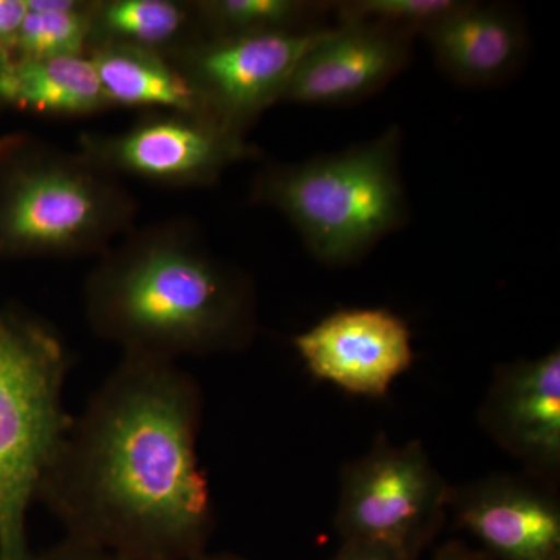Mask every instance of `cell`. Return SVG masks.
<instances>
[{
	"instance_id": "9a60e30c",
	"label": "cell",
	"mask_w": 560,
	"mask_h": 560,
	"mask_svg": "<svg viewBox=\"0 0 560 560\" xmlns=\"http://www.w3.org/2000/svg\"><path fill=\"white\" fill-rule=\"evenodd\" d=\"M3 102L25 113L84 117L109 108L90 57L13 60Z\"/></svg>"
},
{
	"instance_id": "5bb4252c",
	"label": "cell",
	"mask_w": 560,
	"mask_h": 560,
	"mask_svg": "<svg viewBox=\"0 0 560 560\" xmlns=\"http://www.w3.org/2000/svg\"><path fill=\"white\" fill-rule=\"evenodd\" d=\"M88 57L97 70L109 108L175 110L212 117L194 84L165 55L106 43L92 46Z\"/></svg>"
},
{
	"instance_id": "ba28073f",
	"label": "cell",
	"mask_w": 560,
	"mask_h": 560,
	"mask_svg": "<svg viewBox=\"0 0 560 560\" xmlns=\"http://www.w3.org/2000/svg\"><path fill=\"white\" fill-rule=\"evenodd\" d=\"M329 27L195 40L171 60L194 84L213 119L246 131L282 102L294 69Z\"/></svg>"
},
{
	"instance_id": "277c9868",
	"label": "cell",
	"mask_w": 560,
	"mask_h": 560,
	"mask_svg": "<svg viewBox=\"0 0 560 560\" xmlns=\"http://www.w3.org/2000/svg\"><path fill=\"white\" fill-rule=\"evenodd\" d=\"M401 131L257 173L250 202L282 213L305 248L330 267L355 264L408 219L400 172Z\"/></svg>"
},
{
	"instance_id": "d4e9b609",
	"label": "cell",
	"mask_w": 560,
	"mask_h": 560,
	"mask_svg": "<svg viewBox=\"0 0 560 560\" xmlns=\"http://www.w3.org/2000/svg\"><path fill=\"white\" fill-rule=\"evenodd\" d=\"M194 560H249L243 558V556L232 555V552H202Z\"/></svg>"
},
{
	"instance_id": "cb8c5ba5",
	"label": "cell",
	"mask_w": 560,
	"mask_h": 560,
	"mask_svg": "<svg viewBox=\"0 0 560 560\" xmlns=\"http://www.w3.org/2000/svg\"><path fill=\"white\" fill-rule=\"evenodd\" d=\"M11 62H13V58H11L9 51L0 47V109L5 108L3 86H5L7 77H9Z\"/></svg>"
},
{
	"instance_id": "8fae6325",
	"label": "cell",
	"mask_w": 560,
	"mask_h": 560,
	"mask_svg": "<svg viewBox=\"0 0 560 560\" xmlns=\"http://www.w3.org/2000/svg\"><path fill=\"white\" fill-rule=\"evenodd\" d=\"M448 514L497 560H560V503L555 488L492 474L452 488Z\"/></svg>"
},
{
	"instance_id": "7402d4cb",
	"label": "cell",
	"mask_w": 560,
	"mask_h": 560,
	"mask_svg": "<svg viewBox=\"0 0 560 560\" xmlns=\"http://www.w3.org/2000/svg\"><path fill=\"white\" fill-rule=\"evenodd\" d=\"M330 560H419L385 545L366 541H341L340 550Z\"/></svg>"
},
{
	"instance_id": "ffe728a7",
	"label": "cell",
	"mask_w": 560,
	"mask_h": 560,
	"mask_svg": "<svg viewBox=\"0 0 560 560\" xmlns=\"http://www.w3.org/2000/svg\"><path fill=\"white\" fill-rule=\"evenodd\" d=\"M36 560H127L114 555L105 548L95 547L86 541L66 537L60 544L54 545L43 555L36 556Z\"/></svg>"
},
{
	"instance_id": "30bf717a",
	"label": "cell",
	"mask_w": 560,
	"mask_h": 560,
	"mask_svg": "<svg viewBox=\"0 0 560 560\" xmlns=\"http://www.w3.org/2000/svg\"><path fill=\"white\" fill-rule=\"evenodd\" d=\"M478 422L530 478L555 488L560 474L559 348L497 368Z\"/></svg>"
},
{
	"instance_id": "603a6c76",
	"label": "cell",
	"mask_w": 560,
	"mask_h": 560,
	"mask_svg": "<svg viewBox=\"0 0 560 560\" xmlns=\"http://www.w3.org/2000/svg\"><path fill=\"white\" fill-rule=\"evenodd\" d=\"M434 560H497L485 550H477L459 540H451L442 545L434 555Z\"/></svg>"
},
{
	"instance_id": "e0dca14e",
	"label": "cell",
	"mask_w": 560,
	"mask_h": 560,
	"mask_svg": "<svg viewBox=\"0 0 560 560\" xmlns=\"http://www.w3.org/2000/svg\"><path fill=\"white\" fill-rule=\"evenodd\" d=\"M191 5L206 38L313 31L334 11V2L304 0H197Z\"/></svg>"
},
{
	"instance_id": "d6986e66",
	"label": "cell",
	"mask_w": 560,
	"mask_h": 560,
	"mask_svg": "<svg viewBox=\"0 0 560 560\" xmlns=\"http://www.w3.org/2000/svg\"><path fill=\"white\" fill-rule=\"evenodd\" d=\"M459 3V0H349L334 2V14L338 24L371 22L422 35Z\"/></svg>"
},
{
	"instance_id": "7c38bea8",
	"label": "cell",
	"mask_w": 560,
	"mask_h": 560,
	"mask_svg": "<svg viewBox=\"0 0 560 560\" xmlns=\"http://www.w3.org/2000/svg\"><path fill=\"white\" fill-rule=\"evenodd\" d=\"M415 36L371 22L329 27L294 69L282 102L335 106L363 101L407 68Z\"/></svg>"
},
{
	"instance_id": "3957f363",
	"label": "cell",
	"mask_w": 560,
	"mask_h": 560,
	"mask_svg": "<svg viewBox=\"0 0 560 560\" xmlns=\"http://www.w3.org/2000/svg\"><path fill=\"white\" fill-rule=\"evenodd\" d=\"M138 201L81 151L0 139V260L101 257L135 230Z\"/></svg>"
},
{
	"instance_id": "8992f818",
	"label": "cell",
	"mask_w": 560,
	"mask_h": 560,
	"mask_svg": "<svg viewBox=\"0 0 560 560\" xmlns=\"http://www.w3.org/2000/svg\"><path fill=\"white\" fill-rule=\"evenodd\" d=\"M452 488L422 442L393 444L378 434L370 452L341 470L335 530L341 541L385 545L419 559L444 526Z\"/></svg>"
},
{
	"instance_id": "6da1fadb",
	"label": "cell",
	"mask_w": 560,
	"mask_h": 560,
	"mask_svg": "<svg viewBox=\"0 0 560 560\" xmlns=\"http://www.w3.org/2000/svg\"><path fill=\"white\" fill-rule=\"evenodd\" d=\"M202 412L200 383L178 363L121 355L73 416L38 501L66 537L120 558H198L215 530Z\"/></svg>"
},
{
	"instance_id": "ac0fdd59",
	"label": "cell",
	"mask_w": 560,
	"mask_h": 560,
	"mask_svg": "<svg viewBox=\"0 0 560 560\" xmlns=\"http://www.w3.org/2000/svg\"><path fill=\"white\" fill-rule=\"evenodd\" d=\"M13 60L86 57L92 38V2L86 0H27Z\"/></svg>"
},
{
	"instance_id": "2e32d148",
	"label": "cell",
	"mask_w": 560,
	"mask_h": 560,
	"mask_svg": "<svg viewBox=\"0 0 560 560\" xmlns=\"http://www.w3.org/2000/svg\"><path fill=\"white\" fill-rule=\"evenodd\" d=\"M91 20V47L124 44L172 58L202 38L191 2L92 0Z\"/></svg>"
},
{
	"instance_id": "9c48e42d",
	"label": "cell",
	"mask_w": 560,
	"mask_h": 560,
	"mask_svg": "<svg viewBox=\"0 0 560 560\" xmlns=\"http://www.w3.org/2000/svg\"><path fill=\"white\" fill-rule=\"evenodd\" d=\"M293 346L313 377L370 399L385 397L416 359L407 320L386 308L334 312Z\"/></svg>"
},
{
	"instance_id": "5b68a950",
	"label": "cell",
	"mask_w": 560,
	"mask_h": 560,
	"mask_svg": "<svg viewBox=\"0 0 560 560\" xmlns=\"http://www.w3.org/2000/svg\"><path fill=\"white\" fill-rule=\"evenodd\" d=\"M69 353L49 323L0 311V560H36L27 518L73 416L66 410Z\"/></svg>"
},
{
	"instance_id": "4fadbf2b",
	"label": "cell",
	"mask_w": 560,
	"mask_h": 560,
	"mask_svg": "<svg viewBox=\"0 0 560 560\" xmlns=\"http://www.w3.org/2000/svg\"><path fill=\"white\" fill-rule=\"evenodd\" d=\"M422 36L442 72L467 86L506 80L528 47L521 18L499 3L460 2Z\"/></svg>"
},
{
	"instance_id": "44dd1931",
	"label": "cell",
	"mask_w": 560,
	"mask_h": 560,
	"mask_svg": "<svg viewBox=\"0 0 560 560\" xmlns=\"http://www.w3.org/2000/svg\"><path fill=\"white\" fill-rule=\"evenodd\" d=\"M27 13V0H0V47L10 55Z\"/></svg>"
},
{
	"instance_id": "52a82bcc",
	"label": "cell",
	"mask_w": 560,
	"mask_h": 560,
	"mask_svg": "<svg viewBox=\"0 0 560 560\" xmlns=\"http://www.w3.org/2000/svg\"><path fill=\"white\" fill-rule=\"evenodd\" d=\"M79 151L113 175L164 187H208L260 151L245 135L201 114L154 110L125 130L90 131Z\"/></svg>"
},
{
	"instance_id": "7a4b0ae2",
	"label": "cell",
	"mask_w": 560,
	"mask_h": 560,
	"mask_svg": "<svg viewBox=\"0 0 560 560\" xmlns=\"http://www.w3.org/2000/svg\"><path fill=\"white\" fill-rule=\"evenodd\" d=\"M83 305L98 338L140 359L241 352L257 334L253 282L178 219L135 228L97 257Z\"/></svg>"
}]
</instances>
